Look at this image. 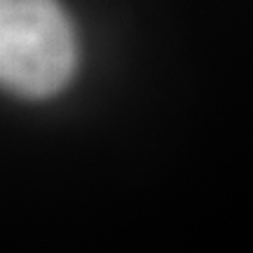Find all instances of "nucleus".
I'll return each instance as SVG.
<instances>
[{"label":"nucleus","mask_w":253,"mask_h":253,"mask_svg":"<svg viewBox=\"0 0 253 253\" xmlns=\"http://www.w3.org/2000/svg\"><path fill=\"white\" fill-rule=\"evenodd\" d=\"M80 61L78 36L59 0H0V80L26 101L61 94Z\"/></svg>","instance_id":"1"}]
</instances>
